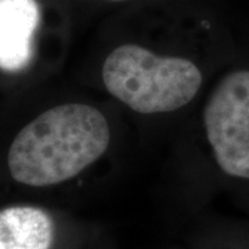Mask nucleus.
Returning a JSON list of instances; mask_svg holds the SVG:
<instances>
[{"instance_id":"obj_1","label":"nucleus","mask_w":249,"mask_h":249,"mask_svg":"<svg viewBox=\"0 0 249 249\" xmlns=\"http://www.w3.org/2000/svg\"><path fill=\"white\" fill-rule=\"evenodd\" d=\"M109 140V124L97 108L76 103L57 106L16 136L7 158L10 173L25 186L60 184L93 165Z\"/></svg>"},{"instance_id":"obj_2","label":"nucleus","mask_w":249,"mask_h":249,"mask_svg":"<svg viewBox=\"0 0 249 249\" xmlns=\"http://www.w3.org/2000/svg\"><path fill=\"white\" fill-rule=\"evenodd\" d=\"M101 75L108 93L140 114H163L184 107L202 83L201 71L193 61L158 55L139 45L114 49Z\"/></svg>"},{"instance_id":"obj_3","label":"nucleus","mask_w":249,"mask_h":249,"mask_svg":"<svg viewBox=\"0 0 249 249\" xmlns=\"http://www.w3.org/2000/svg\"><path fill=\"white\" fill-rule=\"evenodd\" d=\"M204 124L219 168L230 178L249 180V70L226 73L204 109Z\"/></svg>"},{"instance_id":"obj_4","label":"nucleus","mask_w":249,"mask_h":249,"mask_svg":"<svg viewBox=\"0 0 249 249\" xmlns=\"http://www.w3.org/2000/svg\"><path fill=\"white\" fill-rule=\"evenodd\" d=\"M40 22L36 0H0V70L24 71L34 58Z\"/></svg>"},{"instance_id":"obj_5","label":"nucleus","mask_w":249,"mask_h":249,"mask_svg":"<svg viewBox=\"0 0 249 249\" xmlns=\"http://www.w3.org/2000/svg\"><path fill=\"white\" fill-rule=\"evenodd\" d=\"M54 224L35 206H10L0 211V244L3 249H50Z\"/></svg>"},{"instance_id":"obj_6","label":"nucleus","mask_w":249,"mask_h":249,"mask_svg":"<svg viewBox=\"0 0 249 249\" xmlns=\"http://www.w3.org/2000/svg\"><path fill=\"white\" fill-rule=\"evenodd\" d=\"M109 1H124V0H109Z\"/></svg>"},{"instance_id":"obj_7","label":"nucleus","mask_w":249,"mask_h":249,"mask_svg":"<svg viewBox=\"0 0 249 249\" xmlns=\"http://www.w3.org/2000/svg\"><path fill=\"white\" fill-rule=\"evenodd\" d=\"M0 249H3V248H1V244H0Z\"/></svg>"}]
</instances>
